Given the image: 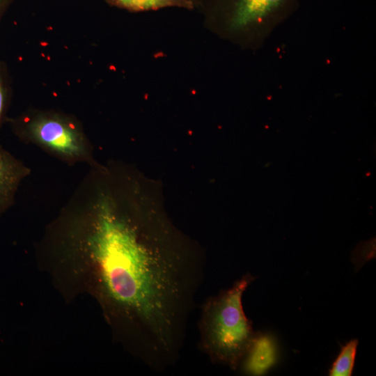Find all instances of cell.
<instances>
[{"mask_svg": "<svg viewBox=\"0 0 376 376\" xmlns=\"http://www.w3.org/2000/svg\"><path fill=\"white\" fill-rule=\"evenodd\" d=\"M190 1L194 4V8H195L196 6L200 7L203 0H190Z\"/></svg>", "mask_w": 376, "mask_h": 376, "instance_id": "cell-11", "label": "cell"}, {"mask_svg": "<svg viewBox=\"0 0 376 376\" xmlns=\"http://www.w3.org/2000/svg\"><path fill=\"white\" fill-rule=\"evenodd\" d=\"M256 277L244 274L233 285L209 297L201 306L198 320L200 350L214 363L235 370L256 333L246 318L242 296Z\"/></svg>", "mask_w": 376, "mask_h": 376, "instance_id": "cell-2", "label": "cell"}, {"mask_svg": "<svg viewBox=\"0 0 376 376\" xmlns=\"http://www.w3.org/2000/svg\"><path fill=\"white\" fill-rule=\"evenodd\" d=\"M276 361V345L273 337L256 333L240 364L244 373L258 376L266 373Z\"/></svg>", "mask_w": 376, "mask_h": 376, "instance_id": "cell-6", "label": "cell"}, {"mask_svg": "<svg viewBox=\"0 0 376 376\" xmlns=\"http://www.w3.org/2000/svg\"><path fill=\"white\" fill-rule=\"evenodd\" d=\"M57 244L88 258L109 320L150 369L176 364L206 254L178 228L162 183L120 161L90 166L55 221Z\"/></svg>", "mask_w": 376, "mask_h": 376, "instance_id": "cell-1", "label": "cell"}, {"mask_svg": "<svg viewBox=\"0 0 376 376\" xmlns=\"http://www.w3.org/2000/svg\"><path fill=\"white\" fill-rule=\"evenodd\" d=\"M13 0H0V22Z\"/></svg>", "mask_w": 376, "mask_h": 376, "instance_id": "cell-10", "label": "cell"}, {"mask_svg": "<svg viewBox=\"0 0 376 376\" xmlns=\"http://www.w3.org/2000/svg\"><path fill=\"white\" fill-rule=\"evenodd\" d=\"M358 340L354 339L344 345L329 370L330 376H350L352 375Z\"/></svg>", "mask_w": 376, "mask_h": 376, "instance_id": "cell-8", "label": "cell"}, {"mask_svg": "<svg viewBox=\"0 0 376 376\" xmlns=\"http://www.w3.org/2000/svg\"><path fill=\"white\" fill-rule=\"evenodd\" d=\"M10 100V84L8 68L0 61V127L6 119Z\"/></svg>", "mask_w": 376, "mask_h": 376, "instance_id": "cell-9", "label": "cell"}, {"mask_svg": "<svg viewBox=\"0 0 376 376\" xmlns=\"http://www.w3.org/2000/svg\"><path fill=\"white\" fill-rule=\"evenodd\" d=\"M109 5L131 12L156 10L166 8L193 9L190 0H105Z\"/></svg>", "mask_w": 376, "mask_h": 376, "instance_id": "cell-7", "label": "cell"}, {"mask_svg": "<svg viewBox=\"0 0 376 376\" xmlns=\"http://www.w3.org/2000/svg\"><path fill=\"white\" fill-rule=\"evenodd\" d=\"M299 0H203L207 19L236 36L262 40L297 8Z\"/></svg>", "mask_w": 376, "mask_h": 376, "instance_id": "cell-4", "label": "cell"}, {"mask_svg": "<svg viewBox=\"0 0 376 376\" xmlns=\"http://www.w3.org/2000/svg\"><path fill=\"white\" fill-rule=\"evenodd\" d=\"M31 170L0 145V215L15 202L21 182Z\"/></svg>", "mask_w": 376, "mask_h": 376, "instance_id": "cell-5", "label": "cell"}, {"mask_svg": "<svg viewBox=\"0 0 376 376\" xmlns=\"http://www.w3.org/2000/svg\"><path fill=\"white\" fill-rule=\"evenodd\" d=\"M13 134L68 164L97 162L81 123L73 116L54 110L29 109L7 119Z\"/></svg>", "mask_w": 376, "mask_h": 376, "instance_id": "cell-3", "label": "cell"}]
</instances>
